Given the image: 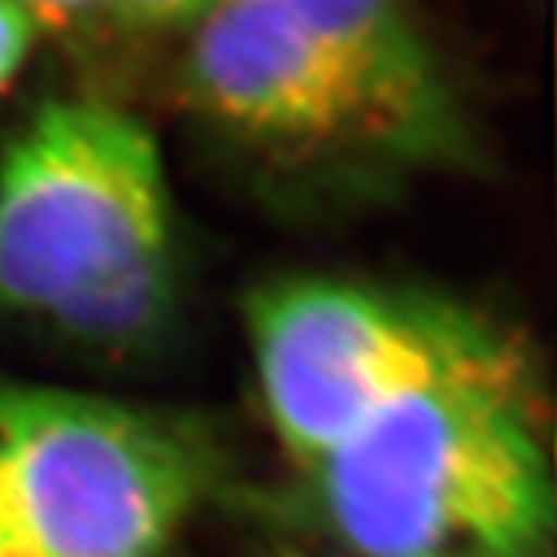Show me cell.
<instances>
[{"instance_id":"cell-2","label":"cell","mask_w":557,"mask_h":557,"mask_svg":"<svg viewBox=\"0 0 557 557\" xmlns=\"http://www.w3.org/2000/svg\"><path fill=\"white\" fill-rule=\"evenodd\" d=\"M310 474L362 557H530L555 520L518 359L406 397Z\"/></svg>"},{"instance_id":"cell-1","label":"cell","mask_w":557,"mask_h":557,"mask_svg":"<svg viewBox=\"0 0 557 557\" xmlns=\"http://www.w3.org/2000/svg\"><path fill=\"white\" fill-rule=\"evenodd\" d=\"M174 270L152 131L109 102H44L0 156V310L127 344L171 307Z\"/></svg>"},{"instance_id":"cell-7","label":"cell","mask_w":557,"mask_h":557,"mask_svg":"<svg viewBox=\"0 0 557 557\" xmlns=\"http://www.w3.org/2000/svg\"><path fill=\"white\" fill-rule=\"evenodd\" d=\"M226 0H102V16L137 32L193 28Z\"/></svg>"},{"instance_id":"cell-4","label":"cell","mask_w":557,"mask_h":557,"mask_svg":"<svg viewBox=\"0 0 557 557\" xmlns=\"http://www.w3.org/2000/svg\"><path fill=\"white\" fill-rule=\"evenodd\" d=\"M248 341L270 424L307 471L418 391L518 359L453 307L317 276L258 292Z\"/></svg>"},{"instance_id":"cell-3","label":"cell","mask_w":557,"mask_h":557,"mask_svg":"<svg viewBox=\"0 0 557 557\" xmlns=\"http://www.w3.org/2000/svg\"><path fill=\"white\" fill-rule=\"evenodd\" d=\"M205 483V456L171 421L0 381V557H159Z\"/></svg>"},{"instance_id":"cell-6","label":"cell","mask_w":557,"mask_h":557,"mask_svg":"<svg viewBox=\"0 0 557 557\" xmlns=\"http://www.w3.org/2000/svg\"><path fill=\"white\" fill-rule=\"evenodd\" d=\"M285 3L357 97L387 164H443L468 156L465 112L406 0Z\"/></svg>"},{"instance_id":"cell-5","label":"cell","mask_w":557,"mask_h":557,"mask_svg":"<svg viewBox=\"0 0 557 557\" xmlns=\"http://www.w3.org/2000/svg\"><path fill=\"white\" fill-rule=\"evenodd\" d=\"M186 32L183 94L214 131L285 159L384 161L362 106L285 0H226Z\"/></svg>"},{"instance_id":"cell-9","label":"cell","mask_w":557,"mask_h":557,"mask_svg":"<svg viewBox=\"0 0 557 557\" xmlns=\"http://www.w3.org/2000/svg\"><path fill=\"white\" fill-rule=\"evenodd\" d=\"M35 20L38 28L69 32L84 28L87 22L102 16V0H13Z\"/></svg>"},{"instance_id":"cell-8","label":"cell","mask_w":557,"mask_h":557,"mask_svg":"<svg viewBox=\"0 0 557 557\" xmlns=\"http://www.w3.org/2000/svg\"><path fill=\"white\" fill-rule=\"evenodd\" d=\"M35 35H38V25L20 3L0 0V102L28 60Z\"/></svg>"}]
</instances>
